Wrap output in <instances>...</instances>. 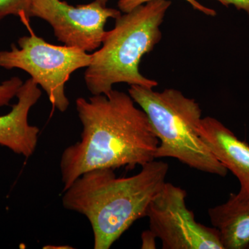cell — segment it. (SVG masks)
I'll list each match as a JSON object with an SVG mask.
<instances>
[{
    "mask_svg": "<svg viewBox=\"0 0 249 249\" xmlns=\"http://www.w3.org/2000/svg\"><path fill=\"white\" fill-rule=\"evenodd\" d=\"M76 106L83 130L79 142L62 152L63 192L87 172L133 169L155 160L158 139L145 111L136 107L129 94L112 89L88 100L77 98Z\"/></svg>",
    "mask_w": 249,
    "mask_h": 249,
    "instance_id": "1",
    "label": "cell"
},
{
    "mask_svg": "<svg viewBox=\"0 0 249 249\" xmlns=\"http://www.w3.org/2000/svg\"><path fill=\"white\" fill-rule=\"evenodd\" d=\"M168 168L165 162L154 160L128 178H116L109 168L87 172L64 191L62 204L88 218L93 248L109 249L136 221L146 217L152 199L166 182Z\"/></svg>",
    "mask_w": 249,
    "mask_h": 249,
    "instance_id": "2",
    "label": "cell"
},
{
    "mask_svg": "<svg viewBox=\"0 0 249 249\" xmlns=\"http://www.w3.org/2000/svg\"><path fill=\"white\" fill-rule=\"evenodd\" d=\"M170 5L168 0H155L116 18L114 29L106 31L101 49L91 54L85 71V84L91 94H107L116 83L152 89L158 85L142 76L139 65L160 42V27Z\"/></svg>",
    "mask_w": 249,
    "mask_h": 249,
    "instance_id": "3",
    "label": "cell"
},
{
    "mask_svg": "<svg viewBox=\"0 0 249 249\" xmlns=\"http://www.w3.org/2000/svg\"><path fill=\"white\" fill-rule=\"evenodd\" d=\"M129 96L145 111L159 140L155 159L173 158L204 173L227 176L228 170L201 139V109L181 91L131 85Z\"/></svg>",
    "mask_w": 249,
    "mask_h": 249,
    "instance_id": "4",
    "label": "cell"
},
{
    "mask_svg": "<svg viewBox=\"0 0 249 249\" xmlns=\"http://www.w3.org/2000/svg\"><path fill=\"white\" fill-rule=\"evenodd\" d=\"M18 45L0 52V67L27 72L47 93L53 109L65 112L70 106L65 85L73 72L89 66L91 54L78 47L52 45L32 32L20 37Z\"/></svg>",
    "mask_w": 249,
    "mask_h": 249,
    "instance_id": "5",
    "label": "cell"
},
{
    "mask_svg": "<svg viewBox=\"0 0 249 249\" xmlns=\"http://www.w3.org/2000/svg\"><path fill=\"white\" fill-rule=\"evenodd\" d=\"M186 196L185 190L165 182L147 209L149 230L163 249H224L217 229L196 222Z\"/></svg>",
    "mask_w": 249,
    "mask_h": 249,
    "instance_id": "6",
    "label": "cell"
},
{
    "mask_svg": "<svg viewBox=\"0 0 249 249\" xmlns=\"http://www.w3.org/2000/svg\"><path fill=\"white\" fill-rule=\"evenodd\" d=\"M121 15V11L107 8L96 0L78 6L60 0H32L30 18L48 22L54 35L65 45L88 52L102 45L107 19Z\"/></svg>",
    "mask_w": 249,
    "mask_h": 249,
    "instance_id": "7",
    "label": "cell"
},
{
    "mask_svg": "<svg viewBox=\"0 0 249 249\" xmlns=\"http://www.w3.org/2000/svg\"><path fill=\"white\" fill-rule=\"evenodd\" d=\"M41 96L38 85L29 78L19 88L17 103L11 110L0 116V145L27 159L36 151L40 132L38 127L29 124V111Z\"/></svg>",
    "mask_w": 249,
    "mask_h": 249,
    "instance_id": "8",
    "label": "cell"
},
{
    "mask_svg": "<svg viewBox=\"0 0 249 249\" xmlns=\"http://www.w3.org/2000/svg\"><path fill=\"white\" fill-rule=\"evenodd\" d=\"M199 134L217 160L237 178L241 194L249 196V145L214 118L201 120Z\"/></svg>",
    "mask_w": 249,
    "mask_h": 249,
    "instance_id": "9",
    "label": "cell"
},
{
    "mask_svg": "<svg viewBox=\"0 0 249 249\" xmlns=\"http://www.w3.org/2000/svg\"><path fill=\"white\" fill-rule=\"evenodd\" d=\"M210 221L219 232L224 249H247L249 244V196L231 195L224 204L208 211Z\"/></svg>",
    "mask_w": 249,
    "mask_h": 249,
    "instance_id": "10",
    "label": "cell"
},
{
    "mask_svg": "<svg viewBox=\"0 0 249 249\" xmlns=\"http://www.w3.org/2000/svg\"><path fill=\"white\" fill-rule=\"evenodd\" d=\"M32 0H0V22L6 16L30 18Z\"/></svg>",
    "mask_w": 249,
    "mask_h": 249,
    "instance_id": "11",
    "label": "cell"
},
{
    "mask_svg": "<svg viewBox=\"0 0 249 249\" xmlns=\"http://www.w3.org/2000/svg\"><path fill=\"white\" fill-rule=\"evenodd\" d=\"M152 1H155V0H119L118 6H119L120 11L124 14V13L129 12V11L137 8V6L146 4V3ZM186 1L193 6V9L200 11L206 16L214 17L217 15V13L214 10L206 7L196 0H186Z\"/></svg>",
    "mask_w": 249,
    "mask_h": 249,
    "instance_id": "12",
    "label": "cell"
},
{
    "mask_svg": "<svg viewBox=\"0 0 249 249\" xmlns=\"http://www.w3.org/2000/svg\"><path fill=\"white\" fill-rule=\"evenodd\" d=\"M19 77H13L0 84V107L9 106L23 84Z\"/></svg>",
    "mask_w": 249,
    "mask_h": 249,
    "instance_id": "13",
    "label": "cell"
},
{
    "mask_svg": "<svg viewBox=\"0 0 249 249\" xmlns=\"http://www.w3.org/2000/svg\"><path fill=\"white\" fill-rule=\"evenodd\" d=\"M224 6L229 7L231 5L235 6L237 10L245 11L249 16V0H216Z\"/></svg>",
    "mask_w": 249,
    "mask_h": 249,
    "instance_id": "14",
    "label": "cell"
},
{
    "mask_svg": "<svg viewBox=\"0 0 249 249\" xmlns=\"http://www.w3.org/2000/svg\"><path fill=\"white\" fill-rule=\"evenodd\" d=\"M142 249H156V240L157 238L150 230L142 232Z\"/></svg>",
    "mask_w": 249,
    "mask_h": 249,
    "instance_id": "15",
    "label": "cell"
},
{
    "mask_svg": "<svg viewBox=\"0 0 249 249\" xmlns=\"http://www.w3.org/2000/svg\"><path fill=\"white\" fill-rule=\"evenodd\" d=\"M96 1H98V2L101 3V4H103V6H106V4H107L108 0H96Z\"/></svg>",
    "mask_w": 249,
    "mask_h": 249,
    "instance_id": "16",
    "label": "cell"
},
{
    "mask_svg": "<svg viewBox=\"0 0 249 249\" xmlns=\"http://www.w3.org/2000/svg\"><path fill=\"white\" fill-rule=\"evenodd\" d=\"M247 249H249V245H248V246H247Z\"/></svg>",
    "mask_w": 249,
    "mask_h": 249,
    "instance_id": "17",
    "label": "cell"
}]
</instances>
